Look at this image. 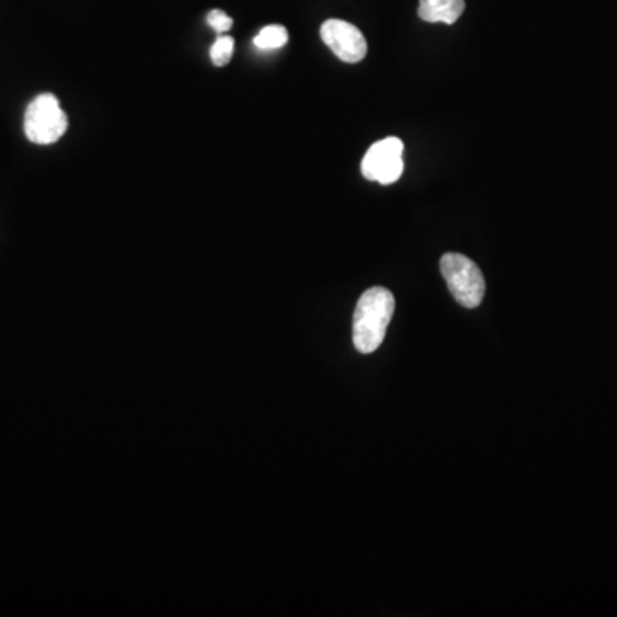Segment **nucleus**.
Returning a JSON list of instances; mask_svg holds the SVG:
<instances>
[{"label":"nucleus","instance_id":"3","mask_svg":"<svg viewBox=\"0 0 617 617\" xmlns=\"http://www.w3.org/2000/svg\"><path fill=\"white\" fill-rule=\"evenodd\" d=\"M69 127V118L52 93L36 96L24 114V134L33 145L48 146L59 141Z\"/></svg>","mask_w":617,"mask_h":617},{"label":"nucleus","instance_id":"7","mask_svg":"<svg viewBox=\"0 0 617 617\" xmlns=\"http://www.w3.org/2000/svg\"><path fill=\"white\" fill-rule=\"evenodd\" d=\"M287 42L288 32L282 24H270L254 38V45L263 52L278 50V48L285 47Z\"/></svg>","mask_w":617,"mask_h":617},{"label":"nucleus","instance_id":"6","mask_svg":"<svg viewBox=\"0 0 617 617\" xmlns=\"http://www.w3.org/2000/svg\"><path fill=\"white\" fill-rule=\"evenodd\" d=\"M465 11V0H421L419 18L425 23L453 24L460 20Z\"/></svg>","mask_w":617,"mask_h":617},{"label":"nucleus","instance_id":"2","mask_svg":"<svg viewBox=\"0 0 617 617\" xmlns=\"http://www.w3.org/2000/svg\"><path fill=\"white\" fill-rule=\"evenodd\" d=\"M441 273L456 302L467 309H476L482 304L485 294L484 275L470 258L448 252L441 258Z\"/></svg>","mask_w":617,"mask_h":617},{"label":"nucleus","instance_id":"5","mask_svg":"<svg viewBox=\"0 0 617 617\" xmlns=\"http://www.w3.org/2000/svg\"><path fill=\"white\" fill-rule=\"evenodd\" d=\"M321 38L334 56L346 64L361 62L367 54V42L361 30L342 20H328L321 26Z\"/></svg>","mask_w":617,"mask_h":617},{"label":"nucleus","instance_id":"4","mask_svg":"<svg viewBox=\"0 0 617 617\" xmlns=\"http://www.w3.org/2000/svg\"><path fill=\"white\" fill-rule=\"evenodd\" d=\"M403 142L398 138H386L374 142L362 160V175L367 181L390 185L403 173Z\"/></svg>","mask_w":617,"mask_h":617},{"label":"nucleus","instance_id":"1","mask_svg":"<svg viewBox=\"0 0 617 617\" xmlns=\"http://www.w3.org/2000/svg\"><path fill=\"white\" fill-rule=\"evenodd\" d=\"M395 312V297L388 288L364 292L354 312V345L361 354H373L385 342Z\"/></svg>","mask_w":617,"mask_h":617},{"label":"nucleus","instance_id":"9","mask_svg":"<svg viewBox=\"0 0 617 617\" xmlns=\"http://www.w3.org/2000/svg\"><path fill=\"white\" fill-rule=\"evenodd\" d=\"M206 23H208L218 35H225V33L233 26L232 18L228 16L227 12L220 11V9L209 11L208 16H206Z\"/></svg>","mask_w":617,"mask_h":617},{"label":"nucleus","instance_id":"8","mask_svg":"<svg viewBox=\"0 0 617 617\" xmlns=\"http://www.w3.org/2000/svg\"><path fill=\"white\" fill-rule=\"evenodd\" d=\"M233 50H236V39L232 36H218L217 42L212 45V50H209L212 62L217 67L227 66L232 60Z\"/></svg>","mask_w":617,"mask_h":617}]
</instances>
